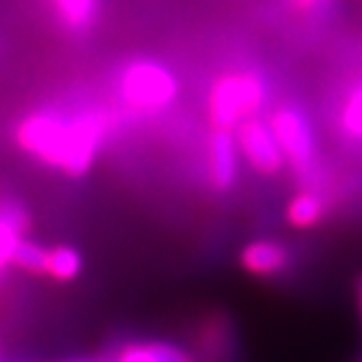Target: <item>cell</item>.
I'll use <instances>...</instances> for the list:
<instances>
[{
    "mask_svg": "<svg viewBox=\"0 0 362 362\" xmlns=\"http://www.w3.org/2000/svg\"><path fill=\"white\" fill-rule=\"evenodd\" d=\"M356 303H358V313L362 317V275L356 280Z\"/></svg>",
    "mask_w": 362,
    "mask_h": 362,
    "instance_id": "cell-17",
    "label": "cell"
},
{
    "mask_svg": "<svg viewBox=\"0 0 362 362\" xmlns=\"http://www.w3.org/2000/svg\"><path fill=\"white\" fill-rule=\"evenodd\" d=\"M115 362H163L158 358V353L153 351V346H139V344H129L118 353Z\"/></svg>",
    "mask_w": 362,
    "mask_h": 362,
    "instance_id": "cell-14",
    "label": "cell"
},
{
    "mask_svg": "<svg viewBox=\"0 0 362 362\" xmlns=\"http://www.w3.org/2000/svg\"><path fill=\"white\" fill-rule=\"evenodd\" d=\"M269 101V88L257 71H230L212 85L207 111L214 129H235L240 122L257 118Z\"/></svg>",
    "mask_w": 362,
    "mask_h": 362,
    "instance_id": "cell-2",
    "label": "cell"
},
{
    "mask_svg": "<svg viewBox=\"0 0 362 362\" xmlns=\"http://www.w3.org/2000/svg\"><path fill=\"white\" fill-rule=\"evenodd\" d=\"M296 10H301V12H310V10H317L320 5H325L327 0H289Z\"/></svg>",
    "mask_w": 362,
    "mask_h": 362,
    "instance_id": "cell-16",
    "label": "cell"
},
{
    "mask_svg": "<svg viewBox=\"0 0 362 362\" xmlns=\"http://www.w3.org/2000/svg\"><path fill=\"white\" fill-rule=\"evenodd\" d=\"M233 134H235L238 148H240V156L259 172V175L273 177L285 168L287 158L282 153L278 139H275L269 120H262L257 115V118L240 122Z\"/></svg>",
    "mask_w": 362,
    "mask_h": 362,
    "instance_id": "cell-5",
    "label": "cell"
},
{
    "mask_svg": "<svg viewBox=\"0 0 362 362\" xmlns=\"http://www.w3.org/2000/svg\"><path fill=\"white\" fill-rule=\"evenodd\" d=\"M344 125L349 132L362 136V85H358L344 108Z\"/></svg>",
    "mask_w": 362,
    "mask_h": 362,
    "instance_id": "cell-12",
    "label": "cell"
},
{
    "mask_svg": "<svg viewBox=\"0 0 362 362\" xmlns=\"http://www.w3.org/2000/svg\"><path fill=\"white\" fill-rule=\"evenodd\" d=\"M108 120L101 111L64 113L54 108L28 113L14 129L19 148L52 165L69 177H83L92 168Z\"/></svg>",
    "mask_w": 362,
    "mask_h": 362,
    "instance_id": "cell-1",
    "label": "cell"
},
{
    "mask_svg": "<svg viewBox=\"0 0 362 362\" xmlns=\"http://www.w3.org/2000/svg\"><path fill=\"white\" fill-rule=\"evenodd\" d=\"M52 7L71 33L88 31L99 14V0H52Z\"/></svg>",
    "mask_w": 362,
    "mask_h": 362,
    "instance_id": "cell-8",
    "label": "cell"
},
{
    "mask_svg": "<svg viewBox=\"0 0 362 362\" xmlns=\"http://www.w3.org/2000/svg\"><path fill=\"white\" fill-rule=\"evenodd\" d=\"M325 214V202L313 191H301L296 193L287 205V221L294 228H310L322 219Z\"/></svg>",
    "mask_w": 362,
    "mask_h": 362,
    "instance_id": "cell-9",
    "label": "cell"
},
{
    "mask_svg": "<svg viewBox=\"0 0 362 362\" xmlns=\"http://www.w3.org/2000/svg\"><path fill=\"white\" fill-rule=\"evenodd\" d=\"M0 362H3V360H0Z\"/></svg>",
    "mask_w": 362,
    "mask_h": 362,
    "instance_id": "cell-19",
    "label": "cell"
},
{
    "mask_svg": "<svg viewBox=\"0 0 362 362\" xmlns=\"http://www.w3.org/2000/svg\"><path fill=\"white\" fill-rule=\"evenodd\" d=\"M83 271V257L81 252L71 245H57V247L47 250V266L45 273L49 278L59 280V282H69L76 280Z\"/></svg>",
    "mask_w": 362,
    "mask_h": 362,
    "instance_id": "cell-10",
    "label": "cell"
},
{
    "mask_svg": "<svg viewBox=\"0 0 362 362\" xmlns=\"http://www.w3.org/2000/svg\"><path fill=\"white\" fill-rule=\"evenodd\" d=\"M238 163H240V148H238L235 134L230 129H214L209 139V177L214 188L228 191L238 181Z\"/></svg>",
    "mask_w": 362,
    "mask_h": 362,
    "instance_id": "cell-6",
    "label": "cell"
},
{
    "mask_svg": "<svg viewBox=\"0 0 362 362\" xmlns=\"http://www.w3.org/2000/svg\"><path fill=\"white\" fill-rule=\"evenodd\" d=\"M12 264L28 271V273H45L47 250H42L38 243L21 238V240L17 243V247H14V252H12Z\"/></svg>",
    "mask_w": 362,
    "mask_h": 362,
    "instance_id": "cell-11",
    "label": "cell"
},
{
    "mask_svg": "<svg viewBox=\"0 0 362 362\" xmlns=\"http://www.w3.org/2000/svg\"><path fill=\"white\" fill-rule=\"evenodd\" d=\"M289 252L282 243L271 238H259L240 250V266L252 275H278L287 269Z\"/></svg>",
    "mask_w": 362,
    "mask_h": 362,
    "instance_id": "cell-7",
    "label": "cell"
},
{
    "mask_svg": "<svg viewBox=\"0 0 362 362\" xmlns=\"http://www.w3.org/2000/svg\"><path fill=\"white\" fill-rule=\"evenodd\" d=\"M21 240L19 230L7 223L5 219H0V269L5 264H12V252L17 247V243Z\"/></svg>",
    "mask_w": 362,
    "mask_h": 362,
    "instance_id": "cell-13",
    "label": "cell"
},
{
    "mask_svg": "<svg viewBox=\"0 0 362 362\" xmlns=\"http://www.w3.org/2000/svg\"><path fill=\"white\" fill-rule=\"evenodd\" d=\"M64 362H92V360H85V358H76V360H64Z\"/></svg>",
    "mask_w": 362,
    "mask_h": 362,
    "instance_id": "cell-18",
    "label": "cell"
},
{
    "mask_svg": "<svg viewBox=\"0 0 362 362\" xmlns=\"http://www.w3.org/2000/svg\"><path fill=\"white\" fill-rule=\"evenodd\" d=\"M269 125L287 163L296 170H306L315 158V134L308 125L306 115L299 108L280 106L269 118Z\"/></svg>",
    "mask_w": 362,
    "mask_h": 362,
    "instance_id": "cell-4",
    "label": "cell"
},
{
    "mask_svg": "<svg viewBox=\"0 0 362 362\" xmlns=\"http://www.w3.org/2000/svg\"><path fill=\"white\" fill-rule=\"evenodd\" d=\"M118 92L129 106L153 111L170 106L177 99L179 81L165 64L156 59H136L122 69Z\"/></svg>",
    "mask_w": 362,
    "mask_h": 362,
    "instance_id": "cell-3",
    "label": "cell"
},
{
    "mask_svg": "<svg viewBox=\"0 0 362 362\" xmlns=\"http://www.w3.org/2000/svg\"><path fill=\"white\" fill-rule=\"evenodd\" d=\"M153 351L158 353V358L163 362H193L188 353H184L179 346H172V344H151Z\"/></svg>",
    "mask_w": 362,
    "mask_h": 362,
    "instance_id": "cell-15",
    "label": "cell"
}]
</instances>
